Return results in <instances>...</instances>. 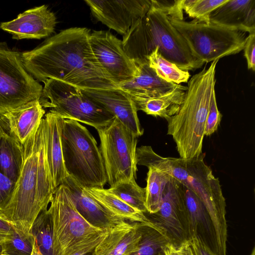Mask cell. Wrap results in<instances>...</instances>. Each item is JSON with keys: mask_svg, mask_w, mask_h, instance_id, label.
<instances>
[{"mask_svg": "<svg viewBox=\"0 0 255 255\" xmlns=\"http://www.w3.org/2000/svg\"><path fill=\"white\" fill-rule=\"evenodd\" d=\"M218 61H213L207 69L204 68L188 81L178 112L166 120L167 134L172 136L180 158L190 159L202 154L206 121L215 91Z\"/></svg>", "mask_w": 255, "mask_h": 255, "instance_id": "5b68a950", "label": "cell"}, {"mask_svg": "<svg viewBox=\"0 0 255 255\" xmlns=\"http://www.w3.org/2000/svg\"><path fill=\"white\" fill-rule=\"evenodd\" d=\"M183 186L189 217V239L194 237L199 238L217 255L216 233L209 212L200 198L189 188L184 185Z\"/></svg>", "mask_w": 255, "mask_h": 255, "instance_id": "44dd1931", "label": "cell"}, {"mask_svg": "<svg viewBox=\"0 0 255 255\" xmlns=\"http://www.w3.org/2000/svg\"><path fill=\"white\" fill-rule=\"evenodd\" d=\"M144 214L151 223L164 232L171 244L178 246L189 240L184 186L172 176L165 185L159 210L154 214Z\"/></svg>", "mask_w": 255, "mask_h": 255, "instance_id": "7c38bea8", "label": "cell"}, {"mask_svg": "<svg viewBox=\"0 0 255 255\" xmlns=\"http://www.w3.org/2000/svg\"><path fill=\"white\" fill-rule=\"evenodd\" d=\"M222 117V115L217 107L215 91H214L212 95L210 108L206 121L205 135H211L217 130Z\"/></svg>", "mask_w": 255, "mask_h": 255, "instance_id": "836d02e7", "label": "cell"}, {"mask_svg": "<svg viewBox=\"0 0 255 255\" xmlns=\"http://www.w3.org/2000/svg\"><path fill=\"white\" fill-rule=\"evenodd\" d=\"M146 59L149 66L160 79L177 85L188 82L190 77L189 72L179 69L176 65L164 58L159 52L157 47Z\"/></svg>", "mask_w": 255, "mask_h": 255, "instance_id": "83f0119b", "label": "cell"}, {"mask_svg": "<svg viewBox=\"0 0 255 255\" xmlns=\"http://www.w3.org/2000/svg\"><path fill=\"white\" fill-rule=\"evenodd\" d=\"M47 211L52 229L53 255H72L106 231L80 214L63 184L55 189Z\"/></svg>", "mask_w": 255, "mask_h": 255, "instance_id": "52a82bcc", "label": "cell"}, {"mask_svg": "<svg viewBox=\"0 0 255 255\" xmlns=\"http://www.w3.org/2000/svg\"><path fill=\"white\" fill-rule=\"evenodd\" d=\"M139 73L131 80L121 84L119 88L131 99L148 98L164 95L177 85L158 77L148 65L147 60L135 62Z\"/></svg>", "mask_w": 255, "mask_h": 255, "instance_id": "603a6c76", "label": "cell"}, {"mask_svg": "<svg viewBox=\"0 0 255 255\" xmlns=\"http://www.w3.org/2000/svg\"><path fill=\"white\" fill-rule=\"evenodd\" d=\"M187 87L177 85L169 92L160 96L131 99L137 111L167 120L178 111L185 97Z\"/></svg>", "mask_w": 255, "mask_h": 255, "instance_id": "d4e9b609", "label": "cell"}, {"mask_svg": "<svg viewBox=\"0 0 255 255\" xmlns=\"http://www.w3.org/2000/svg\"><path fill=\"white\" fill-rule=\"evenodd\" d=\"M251 255H255V247L253 248L252 252Z\"/></svg>", "mask_w": 255, "mask_h": 255, "instance_id": "b9f144b4", "label": "cell"}, {"mask_svg": "<svg viewBox=\"0 0 255 255\" xmlns=\"http://www.w3.org/2000/svg\"><path fill=\"white\" fill-rule=\"evenodd\" d=\"M31 234L43 255H53L52 229L47 209L42 211L36 218Z\"/></svg>", "mask_w": 255, "mask_h": 255, "instance_id": "4dcf8cb0", "label": "cell"}, {"mask_svg": "<svg viewBox=\"0 0 255 255\" xmlns=\"http://www.w3.org/2000/svg\"><path fill=\"white\" fill-rule=\"evenodd\" d=\"M189 241L194 255H217L199 238L194 237L190 238Z\"/></svg>", "mask_w": 255, "mask_h": 255, "instance_id": "74e56055", "label": "cell"}, {"mask_svg": "<svg viewBox=\"0 0 255 255\" xmlns=\"http://www.w3.org/2000/svg\"><path fill=\"white\" fill-rule=\"evenodd\" d=\"M142 231L139 246L130 255H165L164 249L170 241L163 231L152 223L142 225Z\"/></svg>", "mask_w": 255, "mask_h": 255, "instance_id": "f1b7e54d", "label": "cell"}, {"mask_svg": "<svg viewBox=\"0 0 255 255\" xmlns=\"http://www.w3.org/2000/svg\"><path fill=\"white\" fill-rule=\"evenodd\" d=\"M142 225L121 221L107 230L92 255H130L137 249L142 236Z\"/></svg>", "mask_w": 255, "mask_h": 255, "instance_id": "e0dca14e", "label": "cell"}, {"mask_svg": "<svg viewBox=\"0 0 255 255\" xmlns=\"http://www.w3.org/2000/svg\"><path fill=\"white\" fill-rule=\"evenodd\" d=\"M85 2L93 16L124 36L148 11L151 0H90Z\"/></svg>", "mask_w": 255, "mask_h": 255, "instance_id": "5bb4252c", "label": "cell"}, {"mask_svg": "<svg viewBox=\"0 0 255 255\" xmlns=\"http://www.w3.org/2000/svg\"><path fill=\"white\" fill-rule=\"evenodd\" d=\"M42 89L25 69L21 53L0 43V115L39 100Z\"/></svg>", "mask_w": 255, "mask_h": 255, "instance_id": "8fae6325", "label": "cell"}, {"mask_svg": "<svg viewBox=\"0 0 255 255\" xmlns=\"http://www.w3.org/2000/svg\"><path fill=\"white\" fill-rule=\"evenodd\" d=\"M96 129L110 187L121 181L136 179L137 137L116 118Z\"/></svg>", "mask_w": 255, "mask_h": 255, "instance_id": "30bf717a", "label": "cell"}, {"mask_svg": "<svg viewBox=\"0 0 255 255\" xmlns=\"http://www.w3.org/2000/svg\"><path fill=\"white\" fill-rule=\"evenodd\" d=\"M45 110L39 100L28 102L0 115V123L21 144L38 128Z\"/></svg>", "mask_w": 255, "mask_h": 255, "instance_id": "ac0fdd59", "label": "cell"}, {"mask_svg": "<svg viewBox=\"0 0 255 255\" xmlns=\"http://www.w3.org/2000/svg\"><path fill=\"white\" fill-rule=\"evenodd\" d=\"M84 188L89 195L115 217L143 225L151 223L143 212L128 204L107 189L99 187Z\"/></svg>", "mask_w": 255, "mask_h": 255, "instance_id": "cb8c5ba5", "label": "cell"}, {"mask_svg": "<svg viewBox=\"0 0 255 255\" xmlns=\"http://www.w3.org/2000/svg\"><path fill=\"white\" fill-rule=\"evenodd\" d=\"M125 202L141 212H147L145 207V188L140 187L135 179L121 181L107 189Z\"/></svg>", "mask_w": 255, "mask_h": 255, "instance_id": "f546056e", "label": "cell"}, {"mask_svg": "<svg viewBox=\"0 0 255 255\" xmlns=\"http://www.w3.org/2000/svg\"><path fill=\"white\" fill-rule=\"evenodd\" d=\"M43 83L41 105L62 119L75 120L96 129L107 126L116 118L75 86L53 79Z\"/></svg>", "mask_w": 255, "mask_h": 255, "instance_id": "9c48e42d", "label": "cell"}, {"mask_svg": "<svg viewBox=\"0 0 255 255\" xmlns=\"http://www.w3.org/2000/svg\"><path fill=\"white\" fill-rule=\"evenodd\" d=\"M14 186V182L0 172V212L10 201Z\"/></svg>", "mask_w": 255, "mask_h": 255, "instance_id": "e575fe53", "label": "cell"}, {"mask_svg": "<svg viewBox=\"0 0 255 255\" xmlns=\"http://www.w3.org/2000/svg\"><path fill=\"white\" fill-rule=\"evenodd\" d=\"M89 42L99 63L118 87L137 75V64L125 52L122 40L110 32L94 30L91 32Z\"/></svg>", "mask_w": 255, "mask_h": 255, "instance_id": "4fadbf2b", "label": "cell"}, {"mask_svg": "<svg viewBox=\"0 0 255 255\" xmlns=\"http://www.w3.org/2000/svg\"><path fill=\"white\" fill-rule=\"evenodd\" d=\"M209 22L249 33L255 31V0H228L214 10Z\"/></svg>", "mask_w": 255, "mask_h": 255, "instance_id": "d6986e66", "label": "cell"}, {"mask_svg": "<svg viewBox=\"0 0 255 255\" xmlns=\"http://www.w3.org/2000/svg\"><path fill=\"white\" fill-rule=\"evenodd\" d=\"M90 30L71 27L21 53L27 71L38 82L53 79L80 89L119 87L103 69L91 49Z\"/></svg>", "mask_w": 255, "mask_h": 255, "instance_id": "6da1fadb", "label": "cell"}, {"mask_svg": "<svg viewBox=\"0 0 255 255\" xmlns=\"http://www.w3.org/2000/svg\"><path fill=\"white\" fill-rule=\"evenodd\" d=\"M34 238L26 237L15 230L8 240L1 244L3 254L7 255H30Z\"/></svg>", "mask_w": 255, "mask_h": 255, "instance_id": "d6a6232c", "label": "cell"}, {"mask_svg": "<svg viewBox=\"0 0 255 255\" xmlns=\"http://www.w3.org/2000/svg\"><path fill=\"white\" fill-rule=\"evenodd\" d=\"M14 231V228L12 225L0 215V244L8 240Z\"/></svg>", "mask_w": 255, "mask_h": 255, "instance_id": "f35d334b", "label": "cell"}, {"mask_svg": "<svg viewBox=\"0 0 255 255\" xmlns=\"http://www.w3.org/2000/svg\"><path fill=\"white\" fill-rule=\"evenodd\" d=\"M137 165L152 166L170 175L193 192L204 204L215 231L217 255H226L227 224L226 200L220 182L201 154L197 158L164 157L150 146L136 148Z\"/></svg>", "mask_w": 255, "mask_h": 255, "instance_id": "3957f363", "label": "cell"}, {"mask_svg": "<svg viewBox=\"0 0 255 255\" xmlns=\"http://www.w3.org/2000/svg\"><path fill=\"white\" fill-rule=\"evenodd\" d=\"M172 25L187 42L192 53L205 62L219 60L244 49L246 32L211 22L186 21L169 17Z\"/></svg>", "mask_w": 255, "mask_h": 255, "instance_id": "ba28073f", "label": "cell"}, {"mask_svg": "<svg viewBox=\"0 0 255 255\" xmlns=\"http://www.w3.org/2000/svg\"><path fill=\"white\" fill-rule=\"evenodd\" d=\"M62 184L67 188L78 211L94 226L106 230L123 221L112 215L71 176L68 175Z\"/></svg>", "mask_w": 255, "mask_h": 255, "instance_id": "ffe728a7", "label": "cell"}, {"mask_svg": "<svg viewBox=\"0 0 255 255\" xmlns=\"http://www.w3.org/2000/svg\"><path fill=\"white\" fill-rule=\"evenodd\" d=\"M0 255H7L2 253V254H0Z\"/></svg>", "mask_w": 255, "mask_h": 255, "instance_id": "ee69618b", "label": "cell"}, {"mask_svg": "<svg viewBox=\"0 0 255 255\" xmlns=\"http://www.w3.org/2000/svg\"><path fill=\"white\" fill-rule=\"evenodd\" d=\"M255 31L250 33L246 38L244 47V56L247 60L248 68L255 70Z\"/></svg>", "mask_w": 255, "mask_h": 255, "instance_id": "d590c367", "label": "cell"}, {"mask_svg": "<svg viewBox=\"0 0 255 255\" xmlns=\"http://www.w3.org/2000/svg\"><path fill=\"white\" fill-rule=\"evenodd\" d=\"M30 255H43L40 251L35 239L33 242L32 250Z\"/></svg>", "mask_w": 255, "mask_h": 255, "instance_id": "60d3db41", "label": "cell"}, {"mask_svg": "<svg viewBox=\"0 0 255 255\" xmlns=\"http://www.w3.org/2000/svg\"><path fill=\"white\" fill-rule=\"evenodd\" d=\"M91 100L110 112L137 137L142 128L135 106L129 96L119 88L109 89H81Z\"/></svg>", "mask_w": 255, "mask_h": 255, "instance_id": "2e32d148", "label": "cell"}, {"mask_svg": "<svg viewBox=\"0 0 255 255\" xmlns=\"http://www.w3.org/2000/svg\"><path fill=\"white\" fill-rule=\"evenodd\" d=\"M228 0H178L181 10L185 11L188 15L194 20L209 23V15L218 6Z\"/></svg>", "mask_w": 255, "mask_h": 255, "instance_id": "1f68e13d", "label": "cell"}, {"mask_svg": "<svg viewBox=\"0 0 255 255\" xmlns=\"http://www.w3.org/2000/svg\"><path fill=\"white\" fill-rule=\"evenodd\" d=\"M44 119L47 159L53 185L56 189L68 175L64 164L61 140L63 119L49 112L45 115Z\"/></svg>", "mask_w": 255, "mask_h": 255, "instance_id": "7402d4cb", "label": "cell"}, {"mask_svg": "<svg viewBox=\"0 0 255 255\" xmlns=\"http://www.w3.org/2000/svg\"><path fill=\"white\" fill-rule=\"evenodd\" d=\"M56 23L54 13L42 5L24 11L11 21L1 22L0 28L11 34L13 39H41L51 35Z\"/></svg>", "mask_w": 255, "mask_h": 255, "instance_id": "9a60e30c", "label": "cell"}, {"mask_svg": "<svg viewBox=\"0 0 255 255\" xmlns=\"http://www.w3.org/2000/svg\"><path fill=\"white\" fill-rule=\"evenodd\" d=\"M61 140L68 175L83 187L103 188L107 182L104 161L88 129L75 120L63 119Z\"/></svg>", "mask_w": 255, "mask_h": 255, "instance_id": "8992f818", "label": "cell"}, {"mask_svg": "<svg viewBox=\"0 0 255 255\" xmlns=\"http://www.w3.org/2000/svg\"><path fill=\"white\" fill-rule=\"evenodd\" d=\"M23 147L0 123V172L15 183L22 166Z\"/></svg>", "mask_w": 255, "mask_h": 255, "instance_id": "484cf974", "label": "cell"}, {"mask_svg": "<svg viewBox=\"0 0 255 255\" xmlns=\"http://www.w3.org/2000/svg\"><path fill=\"white\" fill-rule=\"evenodd\" d=\"M2 250L1 244H0V254H2Z\"/></svg>", "mask_w": 255, "mask_h": 255, "instance_id": "7bdbcfd3", "label": "cell"}, {"mask_svg": "<svg viewBox=\"0 0 255 255\" xmlns=\"http://www.w3.org/2000/svg\"><path fill=\"white\" fill-rule=\"evenodd\" d=\"M147 12L123 36V46L135 62L146 60L157 47L161 55L179 69L188 71L204 63L192 53L187 42L172 25L165 3L151 0Z\"/></svg>", "mask_w": 255, "mask_h": 255, "instance_id": "277c9868", "label": "cell"}, {"mask_svg": "<svg viewBox=\"0 0 255 255\" xmlns=\"http://www.w3.org/2000/svg\"><path fill=\"white\" fill-rule=\"evenodd\" d=\"M147 168L145 207L146 213L154 214L159 210L163 191L170 175L152 166Z\"/></svg>", "mask_w": 255, "mask_h": 255, "instance_id": "4316f807", "label": "cell"}, {"mask_svg": "<svg viewBox=\"0 0 255 255\" xmlns=\"http://www.w3.org/2000/svg\"><path fill=\"white\" fill-rule=\"evenodd\" d=\"M22 147L20 173L10 200L0 215L19 234L29 237L34 222L47 209L55 190L47 159L44 118Z\"/></svg>", "mask_w": 255, "mask_h": 255, "instance_id": "7a4b0ae2", "label": "cell"}, {"mask_svg": "<svg viewBox=\"0 0 255 255\" xmlns=\"http://www.w3.org/2000/svg\"><path fill=\"white\" fill-rule=\"evenodd\" d=\"M165 255H194L189 240H186L178 246L168 243L164 247Z\"/></svg>", "mask_w": 255, "mask_h": 255, "instance_id": "8d00e7d4", "label": "cell"}, {"mask_svg": "<svg viewBox=\"0 0 255 255\" xmlns=\"http://www.w3.org/2000/svg\"><path fill=\"white\" fill-rule=\"evenodd\" d=\"M106 231L104 232L98 239L91 243L89 245L83 247L72 255H92V253L103 239L106 235Z\"/></svg>", "mask_w": 255, "mask_h": 255, "instance_id": "ab89813d", "label": "cell"}]
</instances>
